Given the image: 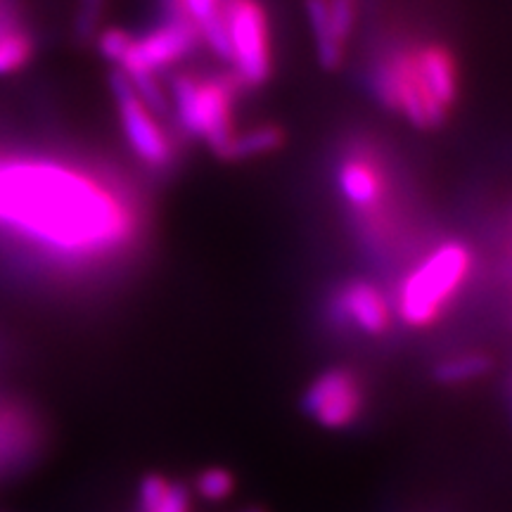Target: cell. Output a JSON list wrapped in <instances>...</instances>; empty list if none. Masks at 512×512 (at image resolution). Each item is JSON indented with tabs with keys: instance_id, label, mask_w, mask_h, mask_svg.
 <instances>
[{
	"instance_id": "e0dca14e",
	"label": "cell",
	"mask_w": 512,
	"mask_h": 512,
	"mask_svg": "<svg viewBox=\"0 0 512 512\" xmlns=\"http://www.w3.org/2000/svg\"><path fill=\"white\" fill-rule=\"evenodd\" d=\"M176 19H185L192 27L200 29L211 17L221 15L223 0H169Z\"/></svg>"
},
{
	"instance_id": "6da1fadb",
	"label": "cell",
	"mask_w": 512,
	"mask_h": 512,
	"mask_svg": "<svg viewBox=\"0 0 512 512\" xmlns=\"http://www.w3.org/2000/svg\"><path fill=\"white\" fill-rule=\"evenodd\" d=\"M133 211L117 192L72 166L0 159V228L69 259H93L126 245Z\"/></svg>"
},
{
	"instance_id": "9c48e42d",
	"label": "cell",
	"mask_w": 512,
	"mask_h": 512,
	"mask_svg": "<svg viewBox=\"0 0 512 512\" xmlns=\"http://www.w3.org/2000/svg\"><path fill=\"white\" fill-rule=\"evenodd\" d=\"M339 188L347 202L358 211L373 214L384 195V181L377 164L366 157H349L339 169Z\"/></svg>"
},
{
	"instance_id": "2e32d148",
	"label": "cell",
	"mask_w": 512,
	"mask_h": 512,
	"mask_svg": "<svg viewBox=\"0 0 512 512\" xmlns=\"http://www.w3.org/2000/svg\"><path fill=\"white\" fill-rule=\"evenodd\" d=\"M195 489L204 501L219 503V501H226V498L233 494L235 479L228 470H223V467H209V470L200 472V477H197L195 482Z\"/></svg>"
},
{
	"instance_id": "4fadbf2b",
	"label": "cell",
	"mask_w": 512,
	"mask_h": 512,
	"mask_svg": "<svg viewBox=\"0 0 512 512\" xmlns=\"http://www.w3.org/2000/svg\"><path fill=\"white\" fill-rule=\"evenodd\" d=\"M306 10H309L313 34H316L318 60L325 69H335L342 60V46L335 29H332L328 0H306Z\"/></svg>"
},
{
	"instance_id": "ac0fdd59",
	"label": "cell",
	"mask_w": 512,
	"mask_h": 512,
	"mask_svg": "<svg viewBox=\"0 0 512 512\" xmlns=\"http://www.w3.org/2000/svg\"><path fill=\"white\" fill-rule=\"evenodd\" d=\"M328 8H330V19H332V29L339 41H347L351 34V27H354V0H328Z\"/></svg>"
},
{
	"instance_id": "44dd1931",
	"label": "cell",
	"mask_w": 512,
	"mask_h": 512,
	"mask_svg": "<svg viewBox=\"0 0 512 512\" xmlns=\"http://www.w3.org/2000/svg\"><path fill=\"white\" fill-rule=\"evenodd\" d=\"M240 512H264L261 508H247V510H240Z\"/></svg>"
},
{
	"instance_id": "5b68a950",
	"label": "cell",
	"mask_w": 512,
	"mask_h": 512,
	"mask_svg": "<svg viewBox=\"0 0 512 512\" xmlns=\"http://www.w3.org/2000/svg\"><path fill=\"white\" fill-rule=\"evenodd\" d=\"M197 29L192 27L185 19L171 17L169 22L157 27L155 31L143 38H133L131 46H128L126 55L121 57V72H124L128 79L133 76H143L159 72V69H166L169 64L183 60L185 55L195 48Z\"/></svg>"
},
{
	"instance_id": "7c38bea8",
	"label": "cell",
	"mask_w": 512,
	"mask_h": 512,
	"mask_svg": "<svg viewBox=\"0 0 512 512\" xmlns=\"http://www.w3.org/2000/svg\"><path fill=\"white\" fill-rule=\"evenodd\" d=\"M143 512H190V496L185 486L169 482L162 475H147L140 484Z\"/></svg>"
},
{
	"instance_id": "277c9868",
	"label": "cell",
	"mask_w": 512,
	"mask_h": 512,
	"mask_svg": "<svg viewBox=\"0 0 512 512\" xmlns=\"http://www.w3.org/2000/svg\"><path fill=\"white\" fill-rule=\"evenodd\" d=\"M230 62L247 86H261L271 74L266 12L256 0H223Z\"/></svg>"
},
{
	"instance_id": "3957f363",
	"label": "cell",
	"mask_w": 512,
	"mask_h": 512,
	"mask_svg": "<svg viewBox=\"0 0 512 512\" xmlns=\"http://www.w3.org/2000/svg\"><path fill=\"white\" fill-rule=\"evenodd\" d=\"M176 117L185 131L207 140L223 157L233 140V83L228 79L176 76L171 83Z\"/></svg>"
},
{
	"instance_id": "d6986e66",
	"label": "cell",
	"mask_w": 512,
	"mask_h": 512,
	"mask_svg": "<svg viewBox=\"0 0 512 512\" xmlns=\"http://www.w3.org/2000/svg\"><path fill=\"white\" fill-rule=\"evenodd\" d=\"M133 38L126 34V31H119V29H107L105 34L100 36L98 46H100V53L107 57V60H114V62H121V57L126 55L128 46H131Z\"/></svg>"
},
{
	"instance_id": "5bb4252c",
	"label": "cell",
	"mask_w": 512,
	"mask_h": 512,
	"mask_svg": "<svg viewBox=\"0 0 512 512\" xmlns=\"http://www.w3.org/2000/svg\"><path fill=\"white\" fill-rule=\"evenodd\" d=\"M283 143V133L275 126H259L252 128V131L240 133V136H233L230 140L223 157L226 159H247L254 155H264V152H271L275 147Z\"/></svg>"
},
{
	"instance_id": "9a60e30c",
	"label": "cell",
	"mask_w": 512,
	"mask_h": 512,
	"mask_svg": "<svg viewBox=\"0 0 512 512\" xmlns=\"http://www.w3.org/2000/svg\"><path fill=\"white\" fill-rule=\"evenodd\" d=\"M486 368H489V361L484 356H460V358H451V361L441 363L437 370L439 382L444 384H458V382H467L475 380V377L484 375Z\"/></svg>"
},
{
	"instance_id": "30bf717a",
	"label": "cell",
	"mask_w": 512,
	"mask_h": 512,
	"mask_svg": "<svg viewBox=\"0 0 512 512\" xmlns=\"http://www.w3.org/2000/svg\"><path fill=\"white\" fill-rule=\"evenodd\" d=\"M415 67L425 81L427 91L432 93V98L439 102L444 110L453 105L458 91L456 81V62H453L451 53L441 46H422L413 50Z\"/></svg>"
},
{
	"instance_id": "ba28073f",
	"label": "cell",
	"mask_w": 512,
	"mask_h": 512,
	"mask_svg": "<svg viewBox=\"0 0 512 512\" xmlns=\"http://www.w3.org/2000/svg\"><path fill=\"white\" fill-rule=\"evenodd\" d=\"M335 309L339 320H347L366 335H380L392 323V309L387 299L370 283H351L344 287Z\"/></svg>"
},
{
	"instance_id": "7a4b0ae2",
	"label": "cell",
	"mask_w": 512,
	"mask_h": 512,
	"mask_svg": "<svg viewBox=\"0 0 512 512\" xmlns=\"http://www.w3.org/2000/svg\"><path fill=\"white\" fill-rule=\"evenodd\" d=\"M472 254L463 242H446L425 256L399 292L403 323L425 328L434 323L470 275Z\"/></svg>"
},
{
	"instance_id": "8fae6325",
	"label": "cell",
	"mask_w": 512,
	"mask_h": 512,
	"mask_svg": "<svg viewBox=\"0 0 512 512\" xmlns=\"http://www.w3.org/2000/svg\"><path fill=\"white\" fill-rule=\"evenodd\" d=\"M34 57V38L10 12H0V76L24 69Z\"/></svg>"
},
{
	"instance_id": "8992f818",
	"label": "cell",
	"mask_w": 512,
	"mask_h": 512,
	"mask_svg": "<svg viewBox=\"0 0 512 512\" xmlns=\"http://www.w3.org/2000/svg\"><path fill=\"white\" fill-rule=\"evenodd\" d=\"M112 91L117 95V105L121 112V126H124L128 145L133 152L150 166H166L171 162V145L164 136L162 126L157 124L152 114L138 98L136 88L128 76L121 72L112 74Z\"/></svg>"
},
{
	"instance_id": "ffe728a7",
	"label": "cell",
	"mask_w": 512,
	"mask_h": 512,
	"mask_svg": "<svg viewBox=\"0 0 512 512\" xmlns=\"http://www.w3.org/2000/svg\"><path fill=\"white\" fill-rule=\"evenodd\" d=\"M102 5H105V0H81L79 15H76V29H79L81 38H88L95 31Z\"/></svg>"
},
{
	"instance_id": "52a82bcc",
	"label": "cell",
	"mask_w": 512,
	"mask_h": 512,
	"mask_svg": "<svg viewBox=\"0 0 512 512\" xmlns=\"http://www.w3.org/2000/svg\"><path fill=\"white\" fill-rule=\"evenodd\" d=\"M304 408L328 430L349 427L363 411L361 380L347 368H332L313 380L304 396Z\"/></svg>"
}]
</instances>
